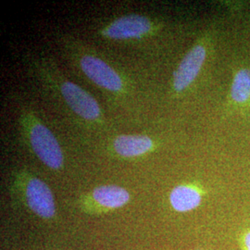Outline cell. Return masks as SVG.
Wrapping results in <instances>:
<instances>
[{
  "mask_svg": "<svg viewBox=\"0 0 250 250\" xmlns=\"http://www.w3.org/2000/svg\"><path fill=\"white\" fill-rule=\"evenodd\" d=\"M21 125L27 142L36 157L48 168L61 169L64 161L62 150L50 129L32 112L22 115Z\"/></svg>",
  "mask_w": 250,
  "mask_h": 250,
  "instance_id": "cell-1",
  "label": "cell"
},
{
  "mask_svg": "<svg viewBox=\"0 0 250 250\" xmlns=\"http://www.w3.org/2000/svg\"><path fill=\"white\" fill-rule=\"evenodd\" d=\"M207 52V45L203 42L197 43L183 58L172 78V88L176 93L185 91L196 80L205 62Z\"/></svg>",
  "mask_w": 250,
  "mask_h": 250,
  "instance_id": "cell-5",
  "label": "cell"
},
{
  "mask_svg": "<svg viewBox=\"0 0 250 250\" xmlns=\"http://www.w3.org/2000/svg\"><path fill=\"white\" fill-rule=\"evenodd\" d=\"M56 92L76 116L83 121L101 123L102 111L98 101L87 91L71 81L56 78L51 82Z\"/></svg>",
  "mask_w": 250,
  "mask_h": 250,
  "instance_id": "cell-2",
  "label": "cell"
},
{
  "mask_svg": "<svg viewBox=\"0 0 250 250\" xmlns=\"http://www.w3.org/2000/svg\"><path fill=\"white\" fill-rule=\"evenodd\" d=\"M231 97L236 104H246L250 99V70L243 68L234 74L231 87Z\"/></svg>",
  "mask_w": 250,
  "mask_h": 250,
  "instance_id": "cell-10",
  "label": "cell"
},
{
  "mask_svg": "<svg viewBox=\"0 0 250 250\" xmlns=\"http://www.w3.org/2000/svg\"><path fill=\"white\" fill-rule=\"evenodd\" d=\"M239 244L242 250H250V228L245 229L239 234Z\"/></svg>",
  "mask_w": 250,
  "mask_h": 250,
  "instance_id": "cell-11",
  "label": "cell"
},
{
  "mask_svg": "<svg viewBox=\"0 0 250 250\" xmlns=\"http://www.w3.org/2000/svg\"><path fill=\"white\" fill-rule=\"evenodd\" d=\"M80 70L101 89L113 94L125 91L123 76L109 63L91 53H82L78 59Z\"/></svg>",
  "mask_w": 250,
  "mask_h": 250,
  "instance_id": "cell-3",
  "label": "cell"
},
{
  "mask_svg": "<svg viewBox=\"0 0 250 250\" xmlns=\"http://www.w3.org/2000/svg\"><path fill=\"white\" fill-rule=\"evenodd\" d=\"M113 148L122 157L132 158L141 156L153 148L154 142L146 135L123 134L113 140Z\"/></svg>",
  "mask_w": 250,
  "mask_h": 250,
  "instance_id": "cell-7",
  "label": "cell"
},
{
  "mask_svg": "<svg viewBox=\"0 0 250 250\" xmlns=\"http://www.w3.org/2000/svg\"><path fill=\"white\" fill-rule=\"evenodd\" d=\"M202 196L199 190L191 186H178L173 188L170 195L172 208L179 212H187L197 208Z\"/></svg>",
  "mask_w": 250,
  "mask_h": 250,
  "instance_id": "cell-8",
  "label": "cell"
},
{
  "mask_svg": "<svg viewBox=\"0 0 250 250\" xmlns=\"http://www.w3.org/2000/svg\"><path fill=\"white\" fill-rule=\"evenodd\" d=\"M25 196L28 205L36 214L49 219L55 211V201L52 192L44 181L33 177L27 182Z\"/></svg>",
  "mask_w": 250,
  "mask_h": 250,
  "instance_id": "cell-6",
  "label": "cell"
},
{
  "mask_svg": "<svg viewBox=\"0 0 250 250\" xmlns=\"http://www.w3.org/2000/svg\"><path fill=\"white\" fill-rule=\"evenodd\" d=\"M93 198L102 207L116 208L130 200V194L125 188L117 186H101L93 191Z\"/></svg>",
  "mask_w": 250,
  "mask_h": 250,
  "instance_id": "cell-9",
  "label": "cell"
},
{
  "mask_svg": "<svg viewBox=\"0 0 250 250\" xmlns=\"http://www.w3.org/2000/svg\"><path fill=\"white\" fill-rule=\"evenodd\" d=\"M155 24L150 19L140 14H128L109 22L101 31L102 36L111 40L142 39L151 34Z\"/></svg>",
  "mask_w": 250,
  "mask_h": 250,
  "instance_id": "cell-4",
  "label": "cell"
}]
</instances>
